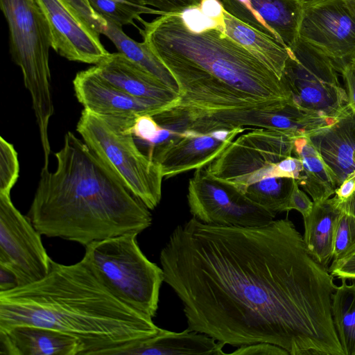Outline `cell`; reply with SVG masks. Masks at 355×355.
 Returning a JSON list of instances; mask_svg holds the SVG:
<instances>
[{"label": "cell", "mask_w": 355, "mask_h": 355, "mask_svg": "<svg viewBox=\"0 0 355 355\" xmlns=\"http://www.w3.org/2000/svg\"><path fill=\"white\" fill-rule=\"evenodd\" d=\"M298 39L324 53L338 71L355 55V0L304 1Z\"/></svg>", "instance_id": "obj_12"}, {"label": "cell", "mask_w": 355, "mask_h": 355, "mask_svg": "<svg viewBox=\"0 0 355 355\" xmlns=\"http://www.w3.org/2000/svg\"><path fill=\"white\" fill-rule=\"evenodd\" d=\"M162 130L153 116L148 114L137 117L129 128L139 148L147 146L145 152L146 155L160 136Z\"/></svg>", "instance_id": "obj_31"}, {"label": "cell", "mask_w": 355, "mask_h": 355, "mask_svg": "<svg viewBox=\"0 0 355 355\" xmlns=\"http://www.w3.org/2000/svg\"><path fill=\"white\" fill-rule=\"evenodd\" d=\"M156 10L159 15L180 14L189 8L199 7L202 0H139Z\"/></svg>", "instance_id": "obj_33"}, {"label": "cell", "mask_w": 355, "mask_h": 355, "mask_svg": "<svg viewBox=\"0 0 355 355\" xmlns=\"http://www.w3.org/2000/svg\"><path fill=\"white\" fill-rule=\"evenodd\" d=\"M354 250L355 216L340 209L336 225L332 261H339Z\"/></svg>", "instance_id": "obj_29"}, {"label": "cell", "mask_w": 355, "mask_h": 355, "mask_svg": "<svg viewBox=\"0 0 355 355\" xmlns=\"http://www.w3.org/2000/svg\"><path fill=\"white\" fill-rule=\"evenodd\" d=\"M355 355V354H354Z\"/></svg>", "instance_id": "obj_43"}, {"label": "cell", "mask_w": 355, "mask_h": 355, "mask_svg": "<svg viewBox=\"0 0 355 355\" xmlns=\"http://www.w3.org/2000/svg\"><path fill=\"white\" fill-rule=\"evenodd\" d=\"M338 71L343 78L349 104L355 114V56L343 64Z\"/></svg>", "instance_id": "obj_36"}, {"label": "cell", "mask_w": 355, "mask_h": 355, "mask_svg": "<svg viewBox=\"0 0 355 355\" xmlns=\"http://www.w3.org/2000/svg\"><path fill=\"white\" fill-rule=\"evenodd\" d=\"M49 22L51 48L70 61L97 64L110 53L65 0H38Z\"/></svg>", "instance_id": "obj_14"}, {"label": "cell", "mask_w": 355, "mask_h": 355, "mask_svg": "<svg viewBox=\"0 0 355 355\" xmlns=\"http://www.w3.org/2000/svg\"><path fill=\"white\" fill-rule=\"evenodd\" d=\"M34 325L79 340L83 355H121L161 328L114 296L82 259L52 260L35 282L0 291V328Z\"/></svg>", "instance_id": "obj_3"}, {"label": "cell", "mask_w": 355, "mask_h": 355, "mask_svg": "<svg viewBox=\"0 0 355 355\" xmlns=\"http://www.w3.org/2000/svg\"><path fill=\"white\" fill-rule=\"evenodd\" d=\"M313 207V202L299 188L298 182L295 180L289 198L287 211L291 209H295L299 211L302 215L303 218H304L311 214Z\"/></svg>", "instance_id": "obj_35"}, {"label": "cell", "mask_w": 355, "mask_h": 355, "mask_svg": "<svg viewBox=\"0 0 355 355\" xmlns=\"http://www.w3.org/2000/svg\"><path fill=\"white\" fill-rule=\"evenodd\" d=\"M85 347L73 336L34 325L0 328V354L83 355Z\"/></svg>", "instance_id": "obj_17"}, {"label": "cell", "mask_w": 355, "mask_h": 355, "mask_svg": "<svg viewBox=\"0 0 355 355\" xmlns=\"http://www.w3.org/2000/svg\"><path fill=\"white\" fill-rule=\"evenodd\" d=\"M339 208L355 216V192L345 202L338 204Z\"/></svg>", "instance_id": "obj_41"}, {"label": "cell", "mask_w": 355, "mask_h": 355, "mask_svg": "<svg viewBox=\"0 0 355 355\" xmlns=\"http://www.w3.org/2000/svg\"><path fill=\"white\" fill-rule=\"evenodd\" d=\"M299 1L304 2V1H310V0H299Z\"/></svg>", "instance_id": "obj_42"}, {"label": "cell", "mask_w": 355, "mask_h": 355, "mask_svg": "<svg viewBox=\"0 0 355 355\" xmlns=\"http://www.w3.org/2000/svg\"><path fill=\"white\" fill-rule=\"evenodd\" d=\"M139 22L143 42L179 87L177 105L153 116L163 128L273 130L275 114L294 103L284 76L219 28L193 32L180 14Z\"/></svg>", "instance_id": "obj_2"}, {"label": "cell", "mask_w": 355, "mask_h": 355, "mask_svg": "<svg viewBox=\"0 0 355 355\" xmlns=\"http://www.w3.org/2000/svg\"><path fill=\"white\" fill-rule=\"evenodd\" d=\"M137 236L129 233L94 241L85 246L83 259L114 296L153 318L164 272L142 252Z\"/></svg>", "instance_id": "obj_6"}, {"label": "cell", "mask_w": 355, "mask_h": 355, "mask_svg": "<svg viewBox=\"0 0 355 355\" xmlns=\"http://www.w3.org/2000/svg\"><path fill=\"white\" fill-rule=\"evenodd\" d=\"M340 209L335 197L313 203L311 214L304 218L303 239L312 256L329 268L333 260L336 225Z\"/></svg>", "instance_id": "obj_20"}, {"label": "cell", "mask_w": 355, "mask_h": 355, "mask_svg": "<svg viewBox=\"0 0 355 355\" xmlns=\"http://www.w3.org/2000/svg\"><path fill=\"white\" fill-rule=\"evenodd\" d=\"M18 286L15 275L8 269L0 266V291H7Z\"/></svg>", "instance_id": "obj_40"}, {"label": "cell", "mask_w": 355, "mask_h": 355, "mask_svg": "<svg viewBox=\"0 0 355 355\" xmlns=\"http://www.w3.org/2000/svg\"><path fill=\"white\" fill-rule=\"evenodd\" d=\"M98 16L119 26L134 24L140 21L141 15H158L155 9L146 6L139 0H84Z\"/></svg>", "instance_id": "obj_27"}, {"label": "cell", "mask_w": 355, "mask_h": 355, "mask_svg": "<svg viewBox=\"0 0 355 355\" xmlns=\"http://www.w3.org/2000/svg\"><path fill=\"white\" fill-rule=\"evenodd\" d=\"M184 25L193 32L200 33L211 28H219L223 32V23L207 17L199 7L189 8L180 13Z\"/></svg>", "instance_id": "obj_32"}, {"label": "cell", "mask_w": 355, "mask_h": 355, "mask_svg": "<svg viewBox=\"0 0 355 355\" xmlns=\"http://www.w3.org/2000/svg\"><path fill=\"white\" fill-rule=\"evenodd\" d=\"M293 154L303 165L302 178L298 184L311 196L313 203L322 202L335 194L338 185L334 174L310 138L295 139Z\"/></svg>", "instance_id": "obj_22"}, {"label": "cell", "mask_w": 355, "mask_h": 355, "mask_svg": "<svg viewBox=\"0 0 355 355\" xmlns=\"http://www.w3.org/2000/svg\"><path fill=\"white\" fill-rule=\"evenodd\" d=\"M73 85L84 110L98 116L135 119L164 110L159 105L125 93L99 76L93 67L77 73Z\"/></svg>", "instance_id": "obj_15"}, {"label": "cell", "mask_w": 355, "mask_h": 355, "mask_svg": "<svg viewBox=\"0 0 355 355\" xmlns=\"http://www.w3.org/2000/svg\"><path fill=\"white\" fill-rule=\"evenodd\" d=\"M41 236L15 207L10 195L0 193V266L15 275L18 286L39 281L49 272L52 259Z\"/></svg>", "instance_id": "obj_11"}, {"label": "cell", "mask_w": 355, "mask_h": 355, "mask_svg": "<svg viewBox=\"0 0 355 355\" xmlns=\"http://www.w3.org/2000/svg\"><path fill=\"white\" fill-rule=\"evenodd\" d=\"M223 32L284 76L288 48L271 36L236 19L225 9Z\"/></svg>", "instance_id": "obj_21"}, {"label": "cell", "mask_w": 355, "mask_h": 355, "mask_svg": "<svg viewBox=\"0 0 355 355\" xmlns=\"http://www.w3.org/2000/svg\"><path fill=\"white\" fill-rule=\"evenodd\" d=\"M334 324L345 355L355 354V279H341L331 297Z\"/></svg>", "instance_id": "obj_25"}, {"label": "cell", "mask_w": 355, "mask_h": 355, "mask_svg": "<svg viewBox=\"0 0 355 355\" xmlns=\"http://www.w3.org/2000/svg\"><path fill=\"white\" fill-rule=\"evenodd\" d=\"M135 119L102 116L85 110L76 125L83 140L150 209L159 204L160 166L137 144L129 128Z\"/></svg>", "instance_id": "obj_7"}, {"label": "cell", "mask_w": 355, "mask_h": 355, "mask_svg": "<svg viewBox=\"0 0 355 355\" xmlns=\"http://www.w3.org/2000/svg\"><path fill=\"white\" fill-rule=\"evenodd\" d=\"M93 68L125 93L159 105L164 110L175 106L180 100L178 92L119 52L109 53Z\"/></svg>", "instance_id": "obj_16"}, {"label": "cell", "mask_w": 355, "mask_h": 355, "mask_svg": "<svg viewBox=\"0 0 355 355\" xmlns=\"http://www.w3.org/2000/svg\"><path fill=\"white\" fill-rule=\"evenodd\" d=\"M252 6L263 21L281 38L286 46H292L298 39L302 10L299 0H250Z\"/></svg>", "instance_id": "obj_24"}, {"label": "cell", "mask_w": 355, "mask_h": 355, "mask_svg": "<svg viewBox=\"0 0 355 355\" xmlns=\"http://www.w3.org/2000/svg\"><path fill=\"white\" fill-rule=\"evenodd\" d=\"M328 269L334 277L354 280L355 250L339 261H332Z\"/></svg>", "instance_id": "obj_37"}, {"label": "cell", "mask_w": 355, "mask_h": 355, "mask_svg": "<svg viewBox=\"0 0 355 355\" xmlns=\"http://www.w3.org/2000/svg\"><path fill=\"white\" fill-rule=\"evenodd\" d=\"M103 35L114 44L118 52L179 94L178 83L171 73L144 42L134 40L123 32L122 27L109 21Z\"/></svg>", "instance_id": "obj_23"}, {"label": "cell", "mask_w": 355, "mask_h": 355, "mask_svg": "<svg viewBox=\"0 0 355 355\" xmlns=\"http://www.w3.org/2000/svg\"><path fill=\"white\" fill-rule=\"evenodd\" d=\"M225 344L206 334L187 329L173 332L160 329L155 336L139 342L121 355H221Z\"/></svg>", "instance_id": "obj_19"}, {"label": "cell", "mask_w": 355, "mask_h": 355, "mask_svg": "<svg viewBox=\"0 0 355 355\" xmlns=\"http://www.w3.org/2000/svg\"><path fill=\"white\" fill-rule=\"evenodd\" d=\"M295 179L268 178L246 187L242 193L260 207L275 214L287 211Z\"/></svg>", "instance_id": "obj_26"}, {"label": "cell", "mask_w": 355, "mask_h": 355, "mask_svg": "<svg viewBox=\"0 0 355 355\" xmlns=\"http://www.w3.org/2000/svg\"><path fill=\"white\" fill-rule=\"evenodd\" d=\"M310 139L334 174L338 187L349 173L355 171V114L352 112Z\"/></svg>", "instance_id": "obj_18"}, {"label": "cell", "mask_w": 355, "mask_h": 355, "mask_svg": "<svg viewBox=\"0 0 355 355\" xmlns=\"http://www.w3.org/2000/svg\"><path fill=\"white\" fill-rule=\"evenodd\" d=\"M355 56V55H354Z\"/></svg>", "instance_id": "obj_44"}, {"label": "cell", "mask_w": 355, "mask_h": 355, "mask_svg": "<svg viewBox=\"0 0 355 355\" xmlns=\"http://www.w3.org/2000/svg\"><path fill=\"white\" fill-rule=\"evenodd\" d=\"M187 201L193 216L207 224L257 227L272 222L277 215L214 178L205 168L197 169L190 179Z\"/></svg>", "instance_id": "obj_10"}, {"label": "cell", "mask_w": 355, "mask_h": 355, "mask_svg": "<svg viewBox=\"0 0 355 355\" xmlns=\"http://www.w3.org/2000/svg\"><path fill=\"white\" fill-rule=\"evenodd\" d=\"M0 7L8 26L12 58L20 67L31 94L44 159L49 161L51 150L48 128L54 112L49 22L38 0H0Z\"/></svg>", "instance_id": "obj_5"}, {"label": "cell", "mask_w": 355, "mask_h": 355, "mask_svg": "<svg viewBox=\"0 0 355 355\" xmlns=\"http://www.w3.org/2000/svg\"><path fill=\"white\" fill-rule=\"evenodd\" d=\"M293 142L281 132L254 128L234 140L205 169L214 178L242 193L266 178H283L280 164L292 156Z\"/></svg>", "instance_id": "obj_9"}, {"label": "cell", "mask_w": 355, "mask_h": 355, "mask_svg": "<svg viewBox=\"0 0 355 355\" xmlns=\"http://www.w3.org/2000/svg\"><path fill=\"white\" fill-rule=\"evenodd\" d=\"M221 3L224 9L230 15L250 26L271 36L286 46L278 35L253 8L250 0H221Z\"/></svg>", "instance_id": "obj_28"}, {"label": "cell", "mask_w": 355, "mask_h": 355, "mask_svg": "<svg viewBox=\"0 0 355 355\" xmlns=\"http://www.w3.org/2000/svg\"><path fill=\"white\" fill-rule=\"evenodd\" d=\"M355 192V171L349 173L336 189L334 197L338 204L347 200Z\"/></svg>", "instance_id": "obj_39"}, {"label": "cell", "mask_w": 355, "mask_h": 355, "mask_svg": "<svg viewBox=\"0 0 355 355\" xmlns=\"http://www.w3.org/2000/svg\"><path fill=\"white\" fill-rule=\"evenodd\" d=\"M247 129H220L209 132L185 130L173 133L168 141L154 146L148 156L161 167L167 179L207 166Z\"/></svg>", "instance_id": "obj_13"}, {"label": "cell", "mask_w": 355, "mask_h": 355, "mask_svg": "<svg viewBox=\"0 0 355 355\" xmlns=\"http://www.w3.org/2000/svg\"><path fill=\"white\" fill-rule=\"evenodd\" d=\"M55 156L56 168H42L27 214L42 235L86 246L151 225L150 209L73 132Z\"/></svg>", "instance_id": "obj_4"}, {"label": "cell", "mask_w": 355, "mask_h": 355, "mask_svg": "<svg viewBox=\"0 0 355 355\" xmlns=\"http://www.w3.org/2000/svg\"><path fill=\"white\" fill-rule=\"evenodd\" d=\"M284 79L300 107L337 121L352 112L333 62L299 39L288 48Z\"/></svg>", "instance_id": "obj_8"}, {"label": "cell", "mask_w": 355, "mask_h": 355, "mask_svg": "<svg viewBox=\"0 0 355 355\" xmlns=\"http://www.w3.org/2000/svg\"><path fill=\"white\" fill-rule=\"evenodd\" d=\"M234 355H290L289 353L282 347L268 343H256L245 345L229 353Z\"/></svg>", "instance_id": "obj_34"}, {"label": "cell", "mask_w": 355, "mask_h": 355, "mask_svg": "<svg viewBox=\"0 0 355 355\" xmlns=\"http://www.w3.org/2000/svg\"><path fill=\"white\" fill-rule=\"evenodd\" d=\"M199 8L207 17L223 23L224 8L219 0H202Z\"/></svg>", "instance_id": "obj_38"}, {"label": "cell", "mask_w": 355, "mask_h": 355, "mask_svg": "<svg viewBox=\"0 0 355 355\" xmlns=\"http://www.w3.org/2000/svg\"><path fill=\"white\" fill-rule=\"evenodd\" d=\"M19 172L17 153L13 145L0 137V193L10 195Z\"/></svg>", "instance_id": "obj_30"}, {"label": "cell", "mask_w": 355, "mask_h": 355, "mask_svg": "<svg viewBox=\"0 0 355 355\" xmlns=\"http://www.w3.org/2000/svg\"><path fill=\"white\" fill-rule=\"evenodd\" d=\"M159 261L190 330L236 347L345 355L331 314L334 277L288 218L242 227L192 216L173 230Z\"/></svg>", "instance_id": "obj_1"}]
</instances>
